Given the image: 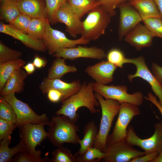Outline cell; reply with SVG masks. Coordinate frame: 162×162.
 I'll return each instance as SVG.
<instances>
[{
  "label": "cell",
  "instance_id": "2",
  "mask_svg": "<svg viewBox=\"0 0 162 162\" xmlns=\"http://www.w3.org/2000/svg\"><path fill=\"white\" fill-rule=\"evenodd\" d=\"M75 123L65 116H52L48 125L47 132V138L52 144L58 148L65 143L79 144V127Z\"/></svg>",
  "mask_w": 162,
  "mask_h": 162
},
{
  "label": "cell",
  "instance_id": "48",
  "mask_svg": "<svg viewBox=\"0 0 162 162\" xmlns=\"http://www.w3.org/2000/svg\"><path fill=\"white\" fill-rule=\"evenodd\" d=\"M151 162H162V149L160 150L156 157Z\"/></svg>",
  "mask_w": 162,
  "mask_h": 162
},
{
  "label": "cell",
  "instance_id": "34",
  "mask_svg": "<svg viewBox=\"0 0 162 162\" xmlns=\"http://www.w3.org/2000/svg\"><path fill=\"white\" fill-rule=\"evenodd\" d=\"M46 10L48 19L50 24L57 22V15L58 11L63 3L62 0H45Z\"/></svg>",
  "mask_w": 162,
  "mask_h": 162
},
{
  "label": "cell",
  "instance_id": "32",
  "mask_svg": "<svg viewBox=\"0 0 162 162\" xmlns=\"http://www.w3.org/2000/svg\"><path fill=\"white\" fill-rule=\"evenodd\" d=\"M0 118L16 124V116L13 107L2 96L0 97Z\"/></svg>",
  "mask_w": 162,
  "mask_h": 162
},
{
  "label": "cell",
  "instance_id": "5",
  "mask_svg": "<svg viewBox=\"0 0 162 162\" xmlns=\"http://www.w3.org/2000/svg\"><path fill=\"white\" fill-rule=\"evenodd\" d=\"M140 113L138 106L127 103L121 104L112 131L107 138L106 148L125 140L129 124L134 118Z\"/></svg>",
  "mask_w": 162,
  "mask_h": 162
},
{
  "label": "cell",
  "instance_id": "7",
  "mask_svg": "<svg viewBox=\"0 0 162 162\" xmlns=\"http://www.w3.org/2000/svg\"><path fill=\"white\" fill-rule=\"evenodd\" d=\"M94 91L101 94L105 99H113L121 104L127 103L140 106L143 102L142 93L137 92L132 94L128 92L127 87L124 85L107 86L94 82Z\"/></svg>",
  "mask_w": 162,
  "mask_h": 162
},
{
  "label": "cell",
  "instance_id": "33",
  "mask_svg": "<svg viewBox=\"0 0 162 162\" xmlns=\"http://www.w3.org/2000/svg\"><path fill=\"white\" fill-rule=\"evenodd\" d=\"M22 53L10 48L0 41V64L20 58Z\"/></svg>",
  "mask_w": 162,
  "mask_h": 162
},
{
  "label": "cell",
  "instance_id": "51",
  "mask_svg": "<svg viewBox=\"0 0 162 162\" xmlns=\"http://www.w3.org/2000/svg\"><path fill=\"white\" fill-rule=\"evenodd\" d=\"M127 1H132V0H127Z\"/></svg>",
  "mask_w": 162,
  "mask_h": 162
},
{
  "label": "cell",
  "instance_id": "46",
  "mask_svg": "<svg viewBox=\"0 0 162 162\" xmlns=\"http://www.w3.org/2000/svg\"><path fill=\"white\" fill-rule=\"evenodd\" d=\"M23 68L28 75L33 74L35 71L36 68L33 63L29 62L23 67Z\"/></svg>",
  "mask_w": 162,
  "mask_h": 162
},
{
  "label": "cell",
  "instance_id": "22",
  "mask_svg": "<svg viewBox=\"0 0 162 162\" xmlns=\"http://www.w3.org/2000/svg\"><path fill=\"white\" fill-rule=\"evenodd\" d=\"M98 130L94 121H91L87 123L83 129V137L80 141V148L75 154V157L82 154L88 148L93 146Z\"/></svg>",
  "mask_w": 162,
  "mask_h": 162
},
{
  "label": "cell",
  "instance_id": "44",
  "mask_svg": "<svg viewBox=\"0 0 162 162\" xmlns=\"http://www.w3.org/2000/svg\"><path fill=\"white\" fill-rule=\"evenodd\" d=\"M47 61L44 57H41L38 55L34 57L33 63L37 68L40 69L45 66Z\"/></svg>",
  "mask_w": 162,
  "mask_h": 162
},
{
  "label": "cell",
  "instance_id": "14",
  "mask_svg": "<svg viewBox=\"0 0 162 162\" xmlns=\"http://www.w3.org/2000/svg\"><path fill=\"white\" fill-rule=\"evenodd\" d=\"M105 51L96 46L90 47L77 46L72 48H64L57 51L53 56L71 60L83 58L101 60L106 57Z\"/></svg>",
  "mask_w": 162,
  "mask_h": 162
},
{
  "label": "cell",
  "instance_id": "21",
  "mask_svg": "<svg viewBox=\"0 0 162 162\" xmlns=\"http://www.w3.org/2000/svg\"><path fill=\"white\" fill-rule=\"evenodd\" d=\"M28 74L21 68L14 72L9 78L3 88L0 91L2 96L22 92L25 84L24 80Z\"/></svg>",
  "mask_w": 162,
  "mask_h": 162
},
{
  "label": "cell",
  "instance_id": "13",
  "mask_svg": "<svg viewBox=\"0 0 162 162\" xmlns=\"http://www.w3.org/2000/svg\"><path fill=\"white\" fill-rule=\"evenodd\" d=\"M119 20L118 38L122 40L137 25L142 21L140 14L130 2H124L118 8Z\"/></svg>",
  "mask_w": 162,
  "mask_h": 162
},
{
  "label": "cell",
  "instance_id": "28",
  "mask_svg": "<svg viewBox=\"0 0 162 162\" xmlns=\"http://www.w3.org/2000/svg\"><path fill=\"white\" fill-rule=\"evenodd\" d=\"M0 10V19L9 23L21 13L17 5L16 0H4Z\"/></svg>",
  "mask_w": 162,
  "mask_h": 162
},
{
  "label": "cell",
  "instance_id": "43",
  "mask_svg": "<svg viewBox=\"0 0 162 162\" xmlns=\"http://www.w3.org/2000/svg\"><path fill=\"white\" fill-rule=\"evenodd\" d=\"M152 73L158 81L162 85V67L155 63H153Z\"/></svg>",
  "mask_w": 162,
  "mask_h": 162
},
{
  "label": "cell",
  "instance_id": "15",
  "mask_svg": "<svg viewBox=\"0 0 162 162\" xmlns=\"http://www.w3.org/2000/svg\"><path fill=\"white\" fill-rule=\"evenodd\" d=\"M57 22L63 23L66 26V31L75 38L82 31V21L72 10L67 1L62 4L57 14Z\"/></svg>",
  "mask_w": 162,
  "mask_h": 162
},
{
  "label": "cell",
  "instance_id": "49",
  "mask_svg": "<svg viewBox=\"0 0 162 162\" xmlns=\"http://www.w3.org/2000/svg\"><path fill=\"white\" fill-rule=\"evenodd\" d=\"M68 0H62V2H63V3L66 1H67Z\"/></svg>",
  "mask_w": 162,
  "mask_h": 162
},
{
  "label": "cell",
  "instance_id": "30",
  "mask_svg": "<svg viewBox=\"0 0 162 162\" xmlns=\"http://www.w3.org/2000/svg\"><path fill=\"white\" fill-rule=\"evenodd\" d=\"M106 154L105 152L92 147L76 158L77 162H99L102 161Z\"/></svg>",
  "mask_w": 162,
  "mask_h": 162
},
{
  "label": "cell",
  "instance_id": "25",
  "mask_svg": "<svg viewBox=\"0 0 162 162\" xmlns=\"http://www.w3.org/2000/svg\"><path fill=\"white\" fill-rule=\"evenodd\" d=\"M77 71V68L74 65H68L66 63L65 59L58 57L52 62L49 69L47 78L60 79L68 73H74Z\"/></svg>",
  "mask_w": 162,
  "mask_h": 162
},
{
  "label": "cell",
  "instance_id": "20",
  "mask_svg": "<svg viewBox=\"0 0 162 162\" xmlns=\"http://www.w3.org/2000/svg\"><path fill=\"white\" fill-rule=\"evenodd\" d=\"M20 12L32 18H47L46 4L43 0H16Z\"/></svg>",
  "mask_w": 162,
  "mask_h": 162
},
{
  "label": "cell",
  "instance_id": "45",
  "mask_svg": "<svg viewBox=\"0 0 162 162\" xmlns=\"http://www.w3.org/2000/svg\"><path fill=\"white\" fill-rule=\"evenodd\" d=\"M144 98L146 100L151 102L157 107L162 116V107L159 104L156 97L154 96L152 93L150 92L147 94V97H145Z\"/></svg>",
  "mask_w": 162,
  "mask_h": 162
},
{
  "label": "cell",
  "instance_id": "27",
  "mask_svg": "<svg viewBox=\"0 0 162 162\" xmlns=\"http://www.w3.org/2000/svg\"><path fill=\"white\" fill-rule=\"evenodd\" d=\"M67 1L81 20L85 14L100 5L97 0H68Z\"/></svg>",
  "mask_w": 162,
  "mask_h": 162
},
{
  "label": "cell",
  "instance_id": "16",
  "mask_svg": "<svg viewBox=\"0 0 162 162\" xmlns=\"http://www.w3.org/2000/svg\"><path fill=\"white\" fill-rule=\"evenodd\" d=\"M82 84L79 80L70 83L65 82L60 79L44 78L39 86V88L43 94H46L48 90L54 89L60 92L63 95L62 102L77 92Z\"/></svg>",
  "mask_w": 162,
  "mask_h": 162
},
{
  "label": "cell",
  "instance_id": "17",
  "mask_svg": "<svg viewBox=\"0 0 162 162\" xmlns=\"http://www.w3.org/2000/svg\"><path fill=\"white\" fill-rule=\"evenodd\" d=\"M154 38L145 25L140 23L126 35L124 40L139 51L150 46Z\"/></svg>",
  "mask_w": 162,
  "mask_h": 162
},
{
  "label": "cell",
  "instance_id": "42",
  "mask_svg": "<svg viewBox=\"0 0 162 162\" xmlns=\"http://www.w3.org/2000/svg\"><path fill=\"white\" fill-rule=\"evenodd\" d=\"M159 152L146 153L144 155L132 160L130 162H151L158 154Z\"/></svg>",
  "mask_w": 162,
  "mask_h": 162
},
{
  "label": "cell",
  "instance_id": "38",
  "mask_svg": "<svg viewBox=\"0 0 162 162\" xmlns=\"http://www.w3.org/2000/svg\"><path fill=\"white\" fill-rule=\"evenodd\" d=\"M127 0H98L99 5L107 12L112 16L116 14V9L121 4L126 2Z\"/></svg>",
  "mask_w": 162,
  "mask_h": 162
},
{
  "label": "cell",
  "instance_id": "39",
  "mask_svg": "<svg viewBox=\"0 0 162 162\" xmlns=\"http://www.w3.org/2000/svg\"><path fill=\"white\" fill-rule=\"evenodd\" d=\"M17 127L16 124L0 118V141L11 136L12 131Z\"/></svg>",
  "mask_w": 162,
  "mask_h": 162
},
{
  "label": "cell",
  "instance_id": "11",
  "mask_svg": "<svg viewBox=\"0 0 162 162\" xmlns=\"http://www.w3.org/2000/svg\"><path fill=\"white\" fill-rule=\"evenodd\" d=\"M126 63L133 64L136 68V72L134 74H129L128 75L129 81L132 82L134 78L139 77L147 81L150 85L155 95L159 98L158 102L162 107V85L150 71L144 57L141 56L137 58H127Z\"/></svg>",
  "mask_w": 162,
  "mask_h": 162
},
{
  "label": "cell",
  "instance_id": "9",
  "mask_svg": "<svg viewBox=\"0 0 162 162\" xmlns=\"http://www.w3.org/2000/svg\"><path fill=\"white\" fill-rule=\"evenodd\" d=\"M43 41L48 53L52 55L60 49L73 47L79 44H88L90 41L81 36L75 40L69 39L63 32L53 28L47 18L46 22L45 35Z\"/></svg>",
  "mask_w": 162,
  "mask_h": 162
},
{
  "label": "cell",
  "instance_id": "24",
  "mask_svg": "<svg viewBox=\"0 0 162 162\" xmlns=\"http://www.w3.org/2000/svg\"><path fill=\"white\" fill-rule=\"evenodd\" d=\"M11 136L1 141L0 145V162H11L14 156L22 152L26 151V148L22 141L20 139L19 143L15 146L9 147L11 142Z\"/></svg>",
  "mask_w": 162,
  "mask_h": 162
},
{
  "label": "cell",
  "instance_id": "19",
  "mask_svg": "<svg viewBox=\"0 0 162 162\" xmlns=\"http://www.w3.org/2000/svg\"><path fill=\"white\" fill-rule=\"evenodd\" d=\"M0 32L11 36L34 50L45 52L47 49L42 40L34 38L28 34L20 31L10 24L0 23Z\"/></svg>",
  "mask_w": 162,
  "mask_h": 162
},
{
  "label": "cell",
  "instance_id": "3",
  "mask_svg": "<svg viewBox=\"0 0 162 162\" xmlns=\"http://www.w3.org/2000/svg\"><path fill=\"white\" fill-rule=\"evenodd\" d=\"M94 95L100 103L102 115L98 133L93 147L105 152L107 138L113 120L118 114L121 103L113 99H105L96 92Z\"/></svg>",
  "mask_w": 162,
  "mask_h": 162
},
{
  "label": "cell",
  "instance_id": "41",
  "mask_svg": "<svg viewBox=\"0 0 162 162\" xmlns=\"http://www.w3.org/2000/svg\"><path fill=\"white\" fill-rule=\"evenodd\" d=\"M46 94L48 99L51 102L54 103L62 102L63 95L59 91L54 89H50L48 90Z\"/></svg>",
  "mask_w": 162,
  "mask_h": 162
},
{
  "label": "cell",
  "instance_id": "31",
  "mask_svg": "<svg viewBox=\"0 0 162 162\" xmlns=\"http://www.w3.org/2000/svg\"><path fill=\"white\" fill-rule=\"evenodd\" d=\"M51 162H77L75 156L68 148L63 146L58 147L52 153Z\"/></svg>",
  "mask_w": 162,
  "mask_h": 162
},
{
  "label": "cell",
  "instance_id": "40",
  "mask_svg": "<svg viewBox=\"0 0 162 162\" xmlns=\"http://www.w3.org/2000/svg\"><path fill=\"white\" fill-rule=\"evenodd\" d=\"M11 162H41L26 151L22 152L16 154L12 159Z\"/></svg>",
  "mask_w": 162,
  "mask_h": 162
},
{
  "label": "cell",
  "instance_id": "23",
  "mask_svg": "<svg viewBox=\"0 0 162 162\" xmlns=\"http://www.w3.org/2000/svg\"><path fill=\"white\" fill-rule=\"evenodd\" d=\"M130 2L139 13L142 21L152 17L161 18L153 0H132Z\"/></svg>",
  "mask_w": 162,
  "mask_h": 162
},
{
  "label": "cell",
  "instance_id": "4",
  "mask_svg": "<svg viewBox=\"0 0 162 162\" xmlns=\"http://www.w3.org/2000/svg\"><path fill=\"white\" fill-rule=\"evenodd\" d=\"M88 13L82 22L81 36L90 41L95 40L104 34L112 16L100 5Z\"/></svg>",
  "mask_w": 162,
  "mask_h": 162
},
{
  "label": "cell",
  "instance_id": "6",
  "mask_svg": "<svg viewBox=\"0 0 162 162\" xmlns=\"http://www.w3.org/2000/svg\"><path fill=\"white\" fill-rule=\"evenodd\" d=\"M44 124H27L19 127L20 140L23 142L26 151L41 162H47L46 158H41V151L36 147L47 138L48 133L44 128Z\"/></svg>",
  "mask_w": 162,
  "mask_h": 162
},
{
  "label": "cell",
  "instance_id": "36",
  "mask_svg": "<svg viewBox=\"0 0 162 162\" xmlns=\"http://www.w3.org/2000/svg\"><path fill=\"white\" fill-rule=\"evenodd\" d=\"M107 61L117 67L122 68L126 64L127 58L123 52L117 48H113L110 50L106 54Z\"/></svg>",
  "mask_w": 162,
  "mask_h": 162
},
{
  "label": "cell",
  "instance_id": "35",
  "mask_svg": "<svg viewBox=\"0 0 162 162\" xmlns=\"http://www.w3.org/2000/svg\"><path fill=\"white\" fill-rule=\"evenodd\" d=\"M142 21L154 37L162 39V19L161 17H152L146 19Z\"/></svg>",
  "mask_w": 162,
  "mask_h": 162
},
{
  "label": "cell",
  "instance_id": "18",
  "mask_svg": "<svg viewBox=\"0 0 162 162\" xmlns=\"http://www.w3.org/2000/svg\"><path fill=\"white\" fill-rule=\"evenodd\" d=\"M117 67L107 61L103 60L87 67L84 72L96 81L106 85L112 82L113 75Z\"/></svg>",
  "mask_w": 162,
  "mask_h": 162
},
{
  "label": "cell",
  "instance_id": "50",
  "mask_svg": "<svg viewBox=\"0 0 162 162\" xmlns=\"http://www.w3.org/2000/svg\"><path fill=\"white\" fill-rule=\"evenodd\" d=\"M4 0H0V2H2V1H3Z\"/></svg>",
  "mask_w": 162,
  "mask_h": 162
},
{
  "label": "cell",
  "instance_id": "12",
  "mask_svg": "<svg viewBox=\"0 0 162 162\" xmlns=\"http://www.w3.org/2000/svg\"><path fill=\"white\" fill-rule=\"evenodd\" d=\"M105 152L106 155L102 160L104 162H130L146 154L134 148L125 140L107 147Z\"/></svg>",
  "mask_w": 162,
  "mask_h": 162
},
{
  "label": "cell",
  "instance_id": "37",
  "mask_svg": "<svg viewBox=\"0 0 162 162\" xmlns=\"http://www.w3.org/2000/svg\"><path fill=\"white\" fill-rule=\"evenodd\" d=\"M32 18L20 13L9 24L14 28L27 34L28 27Z\"/></svg>",
  "mask_w": 162,
  "mask_h": 162
},
{
  "label": "cell",
  "instance_id": "10",
  "mask_svg": "<svg viewBox=\"0 0 162 162\" xmlns=\"http://www.w3.org/2000/svg\"><path fill=\"white\" fill-rule=\"evenodd\" d=\"M154 132L150 137L146 139L140 138L136 134L133 128H128L125 140L132 146L140 148L146 153L159 152L162 149V122L154 125Z\"/></svg>",
  "mask_w": 162,
  "mask_h": 162
},
{
  "label": "cell",
  "instance_id": "8",
  "mask_svg": "<svg viewBox=\"0 0 162 162\" xmlns=\"http://www.w3.org/2000/svg\"><path fill=\"white\" fill-rule=\"evenodd\" d=\"M15 94L2 96L10 104L15 111L17 127L28 123L48 125L50 120L45 114H37L27 104L18 99Z\"/></svg>",
  "mask_w": 162,
  "mask_h": 162
},
{
  "label": "cell",
  "instance_id": "47",
  "mask_svg": "<svg viewBox=\"0 0 162 162\" xmlns=\"http://www.w3.org/2000/svg\"><path fill=\"white\" fill-rule=\"evenodd\" d=\"M160 12L162 19V0H153Z\"/></svg>",
  "mask_w": 162,
  "mask_h": 162
},
{
  "label": "cell",
  "instance_id": "1",
  "mask_svg": "<svg viewBox=\"0 0 162 162\" xmlns=\"http://www.w3.org/2000/svg\"><path fill=\"white\" fill-rule=\"evenodd\" d=\"M93 84L92 82H84L77 92L62 102L60 108L56 114L66 116L76 123L79 118L77 111L81 107L86 108L92 114L96 113L95 107L100 104L93 93Z\"/></svg>",
  "mask_w": 162,
  "mask_h": 162
},
{
  "label": "cell",
  "instance_id": "26",
  "mask_svg": "<svg viewBox=\"0 0 162 162\" xmlns=\"http://www.w3.org/2000/svg\"><path fill=\"white\" fill-rule=\"evenodd\" d=\"M25 62L20 58L0 64V91L4 87L10 76L25 65Z\"/></svg>",
  "mask_w": 162,
  "mask_h": 162
},
{
  "label": "cell",
  "instance_id": "29",
  "mask_svg": "<svg viewBox=\"0 0 162 162\" xmlns=\"http://www.w3.org/2000/svg\"><path fill=\"white\" fill-rule=\"evenodd\" d=\"M47 18H32L28 27L27 34L34 38L43 40L45 34Z\"/></svg>",
  "mask_w": 162,
  "mask_h": 162
}]
</instances>
